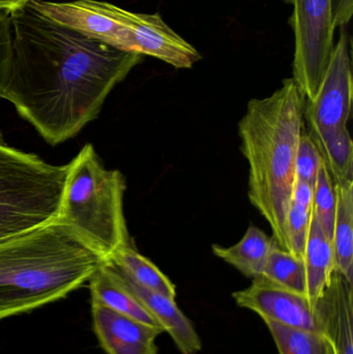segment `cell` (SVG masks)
Returning <instances> with one entry per match:
<instances>
[{
  "label": "cell",
  "instance_id": "30bf717a",
  "mask_svg": "<svg viewBox=\"0 0 353 354\" xmlns=\"http://www.w3.org/2000/svg\"><path fill=\"white\" fill-rule=\"evenodd\" d=\"M137 50L141 55L153 56L176 68H190L201 59L194 46L170 28L159 14L128 12Z\"/></svg>",
  "mask_w": 353,
  "mask_h": 354
},
{
  "label": "cell",
  "instance_id": "2e32d148",
  "mask_svg": "<svg viewBox=\"0 0 353 354\" xmlns=\"http://www.w3.org/2000/svg\"><path fill=\"white\" fill-rule=\"evenodd\" d=\"M333 243L336 272L353 283V181L335 185Z\"/></svg>",
  "mask_w": 353,
  "mask_h": 354
},
{
  "label": "cell",
  "instance_id": "d4e9b609",
  "mask_svg": "<svg viewBox=\"0 0 353 354\" xmlns=\"http://www.w3.org/2000/svg\"><path fill=\"white\" fill-rule=\"evenodd\" d=\"M314 185L306 181L296 180L292 189V201L312 210Z\"/></svg>",
  "mask_w": 353,
  "mask_h": 354
},
{
  "label": "cell",
  "instance_id": "9c48e42d",
  "mask_svg": "<svg viewBox=\"0 0 353 354\" xmlns=\"http://www.w3.org/2000/svg\"><path fill=\"white\" fill-rule=\"evenodd\" d=\"M93 330L107 354H159L155 340L164 330L91 301Z\"/></svg>",
  "mask_w": 353,
  "mask_h": 354
},
{
  "label": "cell",
  "instance_id": "52a82bcc",
  "mask_svg": "<svg viewBox=\"0 0 353 354\" xmlns=\"http://www.w3.org/2000/svg\"><path fill=\"white\" fill-rule=\"evenodd\" d=\"M353 81L348 25L340 27L329 68L316 95L306 102L304 120L311 137L347 127L352 112Z\"/></svg>",
  "mask_w": 353,
  "mask_h": 354
},
{
  "label": "cell",
  "instance_id": "e0dca14e",
  "mask_svg": "<svg viewBox=\"0 0 353 354\" xmlns=\"http://www.w3.org/2000/svg\"><path fill=\"white\" fill-rule=\"evenodd\" d=\"M107 262L138 286L175 299V285L155 263L138 253L132 245L120 250Z\"/></svg>",
  "mask_w": 353,
  "mask_h": 354
},
{
  "label": "cell",
  "instance_id": "6da1fadb",
  "mask_svg": "<svg viewBox=\"0 0 353 354\" xmlns=\"http://www.w3.org/2000/svg\"><path fill=\"white\" fill-rule=\"evenodd\" d=\"M10 25L2 97L51 145L95 120L112 89L142 60L56 22L30 2L10 12Z\"/></svg>",
  "mask_w": 353,
  "mask_h": 354
},
{
  "label": "cell",
  "instance_id": "44dd1931",
  "mask_svg": "<svg viewBox=\"0 0 353 354\" xmlns=\"http://www.w3.org/2000/svg\"><path fill=\"white\" fill-rule=\"evenodd\" d=\"M312 214L321 225L323 232L332 241L336 216L335 183L323 162L314 185Z\"/></svg>",
  "mask_w": 353,
  "mask_h": 354
},
{
  "label": "cell",
  "instance_id": "8fae6325",
  "mask_svg": "<svg viewBox=\"0 0 353 354\" xmlns=\"http://www.w3.org/2000/svg\"><path fill=\"white\" fill-rule=\"evenodd\" d=\"M315 313L335 354H353V283L335 272L315 305Z\"/></svg>",
  "mask_w": 353,
  "mask_h": 354
},
{
  "label": "cell",
  "instance_id": "7402d4cb",
  "mask_svg": "<svg viewBox=\"0 0 353 354\" xmlns=\"http://www.w3.org/2000/svg\"><path fill=\"white\" fill-rule=\"evenodd\" d=\"M312 210L292 201L286 216V251L304 257Z\"/></svg>",
  "mask_w": 353,
  "mask_h": 354
},
{
  "label": "cell",
  "instance_id": "cb8c5ba5",
  "mask_svg": "<svg viewBox=\"0 0 353 354\" xmlns=\"http://www.w3.org/2000/svg\"><path fill=\"white\" fill-rule=\"evenodd\" d=\"M10 45H12L10 12L0 8V97H2L6 79H8Z\"/></svg>",
  "mask_w": 353,
  "mask_h": 354
},
{
  "label": "cell",
  "instance_id": "d6986e66",
  "mask_svg": "<svg viewBox=\"0 0 353 354\" xmlns=\"http://www.w3.org/2000/svg\"><path fill=\"white\" fill-rule=\"evenodd\" d=\"M279 354H335L333 345L321 330H305L265 322Z\"/></svg>",
  "mask_w": 353,
  "mask_h": 354
},
{
  "label": "cell",
  "instance_id": "484cf974",
  "mask_svg": "<svg viewBox=\"0 0 353 354\" xmlns=\"http://www.w3.org/2000/svg\"><path fill=\"white\" fill-rule=\"evenodd\" d=\"M337 28L350 24L353 15V0H335Z\"/></svg>",
  "mask_w": 353,
  "mask_h": 354
},
{
  "label": "cell",
  "instance_id": "603a6c76",
  "mask_svg": "<svg viewBox=\"0 0 353 354\" xmlns=\"http://www.w3.org/2000/svg\"><path fill=\"white\" fill-rule=\"evenodd\" d=\"M323 159L318 149L308 133L303 132L298 140L296 156V180L315 185Z\"/></svg>",
  "mask_w": 353,
  "mask_h": 354
},
{
  "label": "cell",
  "instance_id": "4316f807",
  "mask_svg": "<svg viewBox=\"0 0 353 354\" xmlns=\"http://www.w3.org/2000/svg\"><path fill=\"white\" fill-rule=\"evenodd\" d=\"M29 1L30 0H0V8L12 12V10L22 8L25 4L28 3Z\"/></svg>",
  "mask_w": 353,
  "mask_h": 354
},
{
  "label": "cell",
  "instance_id": "8992f818",
  "mask_svg": "<svg viewBox=\"0 0 353 354\" xmlns=\"http://www.w3.org/2000/svg\"><path fill=\"white\" fill-rule=\"evenodd\" d=\"M294 6V79L306 101L316 95L335 47V0H286Z\"/></svg>",
  "mask_w": 353,
  "mask_h": 354
},
{
  "label": "cell",
  "instance_id": "277c9868",
  "mask_svg": "<svg viewBox=\"0 0 353 354\" xmlns=\"http://www.w3.org/2000/svg\"><path fill=\"white\" fill-rule=\"evenodd\" d=\"M70 163L58 218L109 261L132 245L124 216V177L118 170L106 169L89 143Z\"/></svg>",
  "mask_w": 353,
  "mask_h": 354
},
{
  "label": "cell",
  "instance_id": "7c38bea8",
  "mask_svg": "<svg viewBox=\"0 0 353 354\" xmlns=\"http://www.w3.org/2000/svg\"><path fill=\"white\" fill-rule=\"evenodd\" d=\"M118 274L122 277L126 287L142 304L145 310L163 328L164 333H167L171 337L174 344L182 354H198L200 353L202 349V341H201L200 336L197 333L190 318L186 316V314L176 305L175 299L166 297L161 293L153 292V291L142 288L124 276L122 272H118Z\"/></svg>",
  "mask_w": 353,
  "mask_h": 354
},
{
  "label": "cell",
  "instance_id": "4fadbf2b",
  "mask_svg": "<svg viewBox=\"0 0 353 354\" xmlns=\"http://www.w3.org/2000/svg\"><path fill=\"white\" fill-rule=\"evenodd\" d=\"M91 301L153 326H160L142 304L126 287L117 270L104 263L89 279ZM161 328V326H160Z\"/></svg>",
  "mask_w": 353,
  "mask_h": 354
},
{
  "label": "cell",
  "instance_id": "9a60e30c",
  "mask_svg": "<svg viewBox=\"0 0 353 354\" xmlns=\"http://www.w3.org/2000/svg\"><path fill=\"white\" fill-rule=\"evenodd\" d=\"M274 237H269L258 227L251 225L242 239L231 247L213 245V254L226 263L233 266L247 278L263 276L265 264L271 249L276 245Z\"/></svg>",
  "mask_w": 353,
  "mask_h": 354
},
{
  "label": "cell",
  "instance_id": "7a4b0ae2",
  "mask_svg": "<svg viewBox=\"0 0 353 354\" xmlns=\"http://www.w3.org/2000/svg\"><path fill=\"white\" fill-rule=\"evenodd\" d=\"M106 262L58 218L0 241V320L64 299Z\"/></svg>",
  "mask_w": 353,
  "mask_h": 354
},
{
  "label": "cell",
  "instance_id": "ba28073f",
  "mask_svg": "<svg viewBox=\"0 0 353 354\" xmlns=\"http://www.w3.org/2000/svg\"><path fill=\"white\" fill-rule=\"evenodd\" d=\"M252 280L250 286L232 293L238 307L254 312L263 322L321 330L315 307L306 295L274 284L263 277Z\"/></svg>",
  "mask_w": 353,
  "mask_h": 354
},
{
  "label": "cell",
  "instance_id": "5b68a950",
  "mask_svg": "<svg viewBox=\"0 0 353 354\" xmlns=\"http://www.w3.org/2000/svg\"><path fill=\"white\" fill-rule=\"evenodd\" d=\"M70 169L10 147L0 132V241L58 218Z\"/></svg>",
  "mask_w": 353,
  "mask_h": 354
},
{
  "label": "cell",
  "instance_id": "5bb4252c",
  "mask_svg": "<svg viewBox=\"0 0 353 354\" xmlns=\"http://www.w3.org/2000/svg\"><path fill=\"white\" fill-rule=\"evenodd\" d=\"M303 260L306 268L307 297L315 307L335 274L336 263L333 243L313 214Z\"/></svg>",
  "mask_w": 353,
  "mask_h": 354
},
{
  "label": "cell",
  "instance_id": "ffe728a7",
  "mask_svg": "<svg viewBox=\"0 0 353 354\" xmlns=\"http://www.w3.org/2000/svg\"><path fill=\"white\" fill-rule=\"evenodd\" d=\"M263 278L274 284L307 297V277L304 260L281 249L276 243L263 270Z\"/></svg>",
  "mask_w": 353,
  "mask_h": 354
},
{
  "label": "cell",
  "instance_id": "ac0fdd59",
  "mask_svg": "<svg viewBox=\"0 0 353 354\" xmlns=\"http://www.w3.org/2000/svg\"><path fill=\"white\" fill-rule=\"evenodd\" d=\"M311 138L318 149L334 183L337 185L353 181V142L347 127Z\"/></svg>",
  "mask_w": 353,
  "mask_h": 354
},
{
  "label": "cell",
  "instance_id": "3957f363",
  "mask_svg": "<svg viewBox=\"0 0 353 354\" xmlns=\"http://www.w3.org/2000/svg\"><path fill=\"white\" fill-rule=\"evenodd\" d=\"M306 97L294 79L273 95L249 102L238 124L249 164V199L286 251V216L296 183V156L304 132Z\"/></svg>",
  "mask_w": 353,
  "mask_h": 354
}]
</instances>
